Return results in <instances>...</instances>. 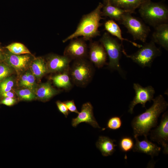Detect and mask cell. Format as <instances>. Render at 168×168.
I'll return each mask as SVG.
<instances>
[{
  "label": "cell",
  "instance_id": "1",
  "mask_svg": "<svg viewBox=\"0 0 168 168\" xmlns=\"http://www.w3.org/2000/svg\"><path fill=\"white\" fill-rule=\"evenodd\" d=\"M152 100L153 104L151 106L132 120L134 137L143 135L147 138L151 129L156 126L161 114L167 109L168 103L162 95H159Z\"/></svg>",
  "mask_w": 168,
  "mask_h": 168
},
{
  "label": "cell",
  "instance_id": "2",
  "mask_svg": "<svg viewBox=\"0 0 168 168\" xmlns=\"http://www.w3.org/2000/svg\"><path fill=\"white\" fill-rule=\"evenodd\" d=\"M103 4L100 2L96 8L90 13L83 16L76 30L63 40H68L82 36L84 40H89L100 35L99 27L101 25L100 21L103 19L102 16L101 9Z\"/></svg>",
  "mask_w": 168,
  "mask_h": 168
},
{
  "label": "cell",
  "instance_id": "3",
  "mask_svg": "<svg viewBox=\"0 0 168 168\" xmlns=\"http://www.w3.org/2000/svg\"><path fill=\"white\" fill-rule=\"evenodd\" d=\"M138 8L142 19L154 27L168 22V9L162 2H154L149 0L142 4Z\"/></svg>",
  "mask_w": 168,
  "mask_h": 168
},
{
  "label": "cell",
  "instance_id": "4",
  "mask_svg": "<svg viewBox=\"0 0 168 168\" xmlns=\"http://www.w3.org/2000/svg\"><path fill=\"white\" fill-rule=\"evenodd\" d=\"M100 41L109 57V68L112 70H117L119 73L121 72L119 63L121 53L122 52L126 56L127 55L123 46L117 39L112 37L107 32L104 33Z\"/></svg>",
  "mask_w": 168,
  "mask_h": 168
},
{
  "label": "cell",
  "instance_id": "5",
  "mask_svg": "<svg viewBox=\"0 0 168 168\" xmlns=\"http://www.w3.org/2000/svg\"><path fill=\"white\" fill-rule=\"evenodd\" d=\"M131 14L129 12L124 14L119 22L125 26L134 40H139L145 43L151 31L150 27L141 19L132 16Z\"/></svg>",
  "mask_w": 168,
  "mask_h": 168
},
{
  "label": "cell",
  "instance_id": "6",
  "mask_svg": "<svg viewBox=\"0 0 168 168\" xmlns=\"http://www.w3.org/2000/svg\"><path fill=\"white\" fill-rule=\"evenodd\" d=\"M134 53L127 55L134 62L142 67H150L154 59L161 54V50L156 45L155 43L151 40L146 43Z\"/></svg>",
  "mask_w": 168,
  "mask_h": 168
},
{
  "label": "cell",
  "instance_id": "7",
  "mask_svg": "<svg viewBox=\"0 0 168 168\" xmlns=\"http://www.w3.org/2000/svg\"><path fill=\"white\" fill-rule=\"evenodd\" d=\"M69 73L74 83L78 85L84 86L91 79L93 70L89 63L82 58L75 60L69 68Z\"/></svg>",
  "mask_w": 168,
  "mask_h": 168
},
{
  "label": "cell",
  "instance_id": "8",
  "mask_svg": "<svg viewBox=\"0 0 168 168\" xmlns=\"http://www.w3.org/2000/svg\"><path fill=\"white\" fill-rule=\"evenodd\" d=\"M150 139L156 142L163 147V152L168 153V112L162 115L160 124L154 130L150 131Z\"/></svg>",
  "mask_w": 168,
  "mask_h": 168
},
{
  "label": "cell",
  "instance_id": "9",
  "mask_svg": "<svg viewBox=\"0 0 168 168\" xmlns=\"http://www.w3.org/2000/svg\"><path fill=\"white\" fill-rule=\"evenodd\" d=\"M133 87L135 96L130 103L128 110L131 114H133L134 107L138 104H140L142 107H145L146 102L152 100L155 93L154 88L151 86L144 87L138 83H134Z\"/></svg>",
  "mask_w": 168,
  "mask_h": 168
},
{
  "label": "cell",
  "instance_id": "10",
  "mask_svg": "<svg viewBox=\"0 0 168 168\" xmlns=\"http://www.w3.org/2000/svg\"><path fill=\"white\" fill-rule=\"evenodd\" d=\"M29 54L16 55L10 52L3 54V60L5 63L15 69L18 74L25 71L29 66L31 56Z\"/></svg>",
  "mask_w": 168,
  "mask_h": 168
},
{
  "label": "cell",
  "instance_id": "11",
  "mask_svg": "<svg viewBox=\"0 0 168 168\" xmlns=\"http://www.w3.org/2000/svg\"><path fill=\"white\" fill-rule=\"evenodd\" d=\"M65 48L64 55L71 60L84 58L87 52V45L83 39L75 38Z\"/></svg>",
  "mask_w": 168,
  "mask_h": 168
},
{
  "label": "cell",
  "instance_id": "12",
  "mask_svg": "<svg viewBox=\"0 0 168 168\" xmlns=\"http://www.w3.org/2000/svg\"><path fill=\"white\" fill-rule=\"evenodd\" d=\"M78 114L77 117L72 119L71 124L73 127H76L80 123H85L94 128H100L94 116L93 107L90 102L83 104L81 112Z\"/></svg>",
  "mask_w": 168,
  "mask_h": 168
},
{
  "label": "cell",
  "instance_id": "13",
  "mask_svg": "<svg viewBox=\"0 0 168 168\" xmlns=\"http://www.w3.org/2000/svg\"><path fill=\"white\" fill-rule=\"evenodd\" d=\"M71 61L64 55H50L48 57L46 62L48 72H63L68 70Z\"/></svg>",
  "mask_w": 168,
  "mask_h": 168
},
{
  "label": "cell",
  "instance_id": "14",
  "mask_svg": "<svg viewBox=\"0 0 168 168\" xmlns=\"http://www.w3.org/2000/svg\"><path fill=\"white\" fill-rule=\"evenodd\" d=\"M89 58L91 61L98 68L102 67L106 63L107 53L101 44L96 42L91 43Z\"/></svg>",
  "mask_w": 168,
  "mask_h": 168
},
{
  "label": "cell",
  "instance_id": "15",
  "mask_svg": "<svg viewBox=\"0 0 168 168\" xmlns=\"http://www.w3.org/2000/svg\"><path fill=\"white\" fill-rule=\"evenodd\" d=\"M136 142L133 149V152L144 153L150 156L153 158L158 155L161 148L156 144L149 141L147 138L140 141L138 137H134Z\"/></svg>",
  "mask_w": 168,
  "mask_h": 168
},
{
  "label": "cell",
  "instance_id": "16",
  "mask_svg": "<svg viewBox=\"0 0 168 168\" xmlns=\"http://www.w3.org/2000/svg\"><path fill=\"white\" fill-rule=\"evenodd\" d=\"M152 34V40L166 50H168V24L165 23L154 27Z\"/></svg>",
  "mask_w": 168,
  "mask_h": 168
},
{
  "label": "cell",
  "instance_id": "17",
  "mask_svg": "<svg viewBox=\"0 0 168 168\" xmlns=\"http://www.w3.org/2000/svg\"><path fill=\"white\" fill-rule=\"evenodd\" d=\"M104 4L102 8V16L109 17L110 19L119 22L124 14L127 12L131 13L128 11L113 5L111 4L110 0H104Z\"/></svg>",
  "mask_w": 168,
  "mask_h": 168
},
{
  "label": "cell",
  "instance_id": "18",
  "mask_svg": "<svg viewBox=\"0 0 168 168\" xmlns=\"http://www.w3.org/2000/svg\"><path fill=\"white\" fill-rule=\"evenodd\" d=\"M114 140L108 137L100 136L96 143V147L104 156L112 155L115 151V147L117 146L114 143Z\"/></svg>",
  "mask_w": 168,
  "mask_h": 168
},
{
  "label": "cell",
  "instance_id": "19",
  "mask_svg": "<svg viewBox=\"0 0 168 168\" xmlns=\"http://www.w3.org/2000/svg\"><path fill=\"white\" fill-rule=\"evenodd\" d=\"M149 0H110L113 6L134 13L135 10L145 2Z\"/></svg>",
  "mask_w": 168,
  "mask_h": 168
},
{
  "label": "cell",
  "instance_id": "20",
  "mask_svg": "<svg viewBox=\"0 0 168 168\" xmlns=\"http://www.w3.org/2000/svg\"><path fill=\"white\" fill-rule=\"evenodd\" d=\"M105 29L111 35L116 36L121 42V44L122 46L123 41L125 40L130 43L134 46L140 48L142 45L138 44L137 43L129 40L126 39L123 37L122 35L121 30L118 25L112 19L106 21L104 24Z\"/></svg>",
  "mask_w": 168,
  "mask_h": 168
},
{
  "label": "cell",
  "instance_id": "21",
  "mask_svg": "<svg viewBox=\"0 0 168 168\" xmlns=\"http://www.w3.org/2000/svg\"><path fill=\"white\" fill-rule=\"evenodd\" d=\"M29 67L32 74L38 78H41L48 72L46 63L41 57L35 58L31 60Z\"/></svg>",
  "mask_w": 168,
  "mask_h": 168
},
{
  "label": "cell",
  "instance_id": "22",
  "mask_svg": "<svg viewBox=\"0 0 168 168\" xmlns=\"http://www.w3.org/2000/svg\"><path fill=\"white\" fill-rule=\"evenodd\" d=\"M58 91L48 82L40 85L36 89L35 94L40 99L47 101L57 94Z\"/></svg>",
  "mask_w": 168,
  "mask_h": 168
},
{
  "label": "cell",
  "instance_id": "23",
  "mask_svg": "<svg viewBox=\"0 0 168 168\" xmlns=\"http://www.w3.org/2000/svg\"><path fill=\"white\" fill-rule=\"evenodd\" d=\"M69 69L64 71L60 74L54 76L52 79L54 84L58 87L66 90L71 88L72 85L70 81Z\"/></svg>",
  "mask_w": 168,
  "mask_h": 168
},
{
  "label": "cell",
  "instance_id": "24",
  "mask_svg": "<svg viewBox=\"0 0 168 168\" xmlns=\"http://www.w3.org/2000/svg\"><path fill=\"white\" fill-rule=\"evenodd\" d=\"M10 52L16 55L31 54L27 48L23 44L19 43H14L5 47Z\"/></svg>",
  "mask_w": 168,
  "mask_h": 168
},
{
  "label": "cell",
  "instance_id": "25",
  "mask_svg": "<svg viewBox=\"0 0 168 168\" xmlns=\"http://www.w3.org/2000/svg\"><path fill=\"white\" fill-rule=\"evenodd\" d=\"M134 143L133 139L129 137H124L120 139L119 146L120 149L123 152H127L133 149Z\"/></svg>",
  "mask_w": 168,
  "mask_h": 168
},
{
  "label": "cell",
  "instance_id": "26",
  "mask_svg": "<svg viewBox=\"0 0 168 168\" xmlns=\"http://www.w3.org/2000/svg\"><path fill=\"white\" fill-rule=\"evenodd\" d=\"M15 92L21 100H31L34 99L36 97L35 94L32 90L26 88L18 89Z\"/></svg>",
  "mask_w": 168,
  "mask_h": 168
},
{
  "label": "cell",
  "instance_id": "27",
  "mask_svg": "<svg viewBox=\"0 0 168 168\" xmlns=\"http://www.w3.org/2000/svg\"><path fill=\"white\" fill-rule=\"evenodd\" d=\"M122 121L120 118L118 116H114L110 118L108 120L106 128L113 130L119 128L121 126ZM106 128L103 129L104 130Z\"/></svg>",
  "mask_w": 168,
  "mask_h": 168
},
{
  "label": "cell",
  "instance_id": "28",
  "mask_svg": "<svg viewBox=\"0 0 168 168\" xmlns=\"http://www.w3.org/2000/svg\"><path fill=\"white\" fill-rule=\"evenodd\" d=\"M14 84L13 81L11 78H6L0 82V92L11 91Z\"/></svg>",
  "mask_w": 168,
  "mask_h": 168
},
{
  "label": "cell",
  "instance_id": "29",
  "mask_svg": "<svg viewBox=\"0 0 168 168\" xmlns=\"http://www.w3.org/2000/svg\"><path fill=\"white\" fill-rule=\"evenodd\" d=\"M12 72L11 67L6 64H0V82L7 78Z\"/></svg>",
  "mask_w": 168,
  "mask_h": 168
},
{
  "label": "cell",
  "instance_id": "30",
  "mask_svg": "<svg viewBox=\"0 0 168 168\" xmlns=\"http://www.w3.org/2000/svg\"><path fill=\"white\" fill-rule=\"evenodd\" d=\"M35 77L32 73L28 72L27 82L25 88L33 91L35 88Z\"/></svg>",
  "mask_w": 168,
  "mask_h": 168
},
{
  "label": "cell",
  "instance_id": "31",
  "mask_svg": "<svg viewBox=\"0 0 168 168\" xmlns=\"http://www.w3.org/2000/svg\"><path fill=\"white\" fill-rule=\"evenodd\" d=\"M56 104L59 111L64 114L65 117L67 118L69 112L66 105L63 102L60 100L57 101Z\"/></svg>",
  "mask_w": 168,
  "mask_h": 168
},
{
  "label": "cell",
  "instance_id": "32",
  "mask_svg": "<svg viewBox=\"0 0 168 168\" xmlns=\"http://www.w3.org/2000/svg\"><path fill=\"white\" fill-rule=\"evenodd\" d=\"M63 102L66 105L68 109L70 112L77 114L79 113L75 105L74 100H67Z\"/></svg>",
  "mask_w": 168,
  "mask_h": 168
},
{
  "label": "cell",
  "instance_id": "33",
  "mask_svg": "<svg viewBox=\"0 0 168 168\" xmlns=\"http://www.w3.org/2000/svg\"><path fill=\"white\" fill-rule=\"evenodd\" d=\"M16 99L14 98L6 97L2 100L0 103L8 106H11L14 105L16 102Z\"/></svg>",
  "mask_w": 168,
  "mask_h": 168
},
{
  "label": "cell",
  "instance_id": "34",
  "mask_svg": "<svg viewBox=\"0 0 168 168\" xmlns=\"http://www.w3.org/2000/svg\"><path fill=\"white\" fill-rule=\"evenodd\" d=\"M28 72L25 73L21 77L19 82V85L21 86L25 87L27 80Z\"/></svg>",
  "mask_w": 168,
  "mask_h": 168
},
{
  "label": "cell",
  "instance_id": "35",
  "mask_svg": "<svg viewBox=\"0 0 168 168\" xmlns=\"http://www.w3.org/2000/svg\"><path fill=\"white\" fill-rule=\"evenodd\" d=\"M0 94L1 96L4 98L6 97L14 98V93L11 91L0 93Z\"/></svg>",
  "mask_w": 168,
  "mask_h": 168
},
{
  "label": "cell",
  "instance_id": "36",
  "mask_svg": "<svg viewBox=\"0 0 168 168\" xmlns=\"http://www.w3.org/2000/svg\"><path fill=\"white\" fill-rule=\"evenodd\" d=\"M3 54L2 53V50L0 47V60L3 59Z\"/></svg>",
  "mask_w": 168,
  "mask_h": 168
}]
</instances>
